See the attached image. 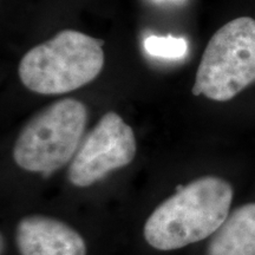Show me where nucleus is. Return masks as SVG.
Masks as SVG:
<instances>
[{
  "mask_svg": "<svg viewBox=\"0 0 255 255\" xmlns=\"http://www.w3.org/2000/svg\"><path fill=\"white\" fill-rule=\"evenodd\" d=\"M234 191L215 176L178 187L146 220L144 238L158 251L180 250L213 235L228 218Z\"/></svg>",
  "mask_w": 255,
  "mask_h": 255,
  "instance_id": "1",
  "label": "nucleus"
},
{
  "mask_svg": "<svg viewBox=\"0 0 255 255\" xmlns=\"http://www.w3.org/2000/svg\"><path fill=\"white\" fill-rule=\"evenodd\" d=\"M103 40L75 30H63L34 46L19 63L25 88L40 95H62L84 87L104 66Z\"/></svg>",
  "mask_w": 255,
  "mask_h": 255,
  "instance_id": "2",
  "label": "nucleus"
},
{
  "mask_svg": "<svg viewBox=\"0 0 255 255\" xmlns=\"http://www.w3.org/2000/svg\"><path fill=\"white\" fill-rule=\"evenodd\" d=\"M88 122L84 103L57 101L23 128L13 146L15 164L30 173L50 176L75 157Z\"/></svg>",
  "mask_w": 255,
  "mask_h": 255,
  "instance_id": "3",
  "label": "nucleus"
},
{
  "mask_svg": "<svg viewBox=\"0 0 255 255\" xmlns=\"http://www.w3.org/2000/svg\"><path fill=\"white\" fill-rule=\"evenodd\" d=\"M255 82V19L239 17L213 34L196 71L193 95L227 102Z\"/></svg>",
  "mask_w": 255,
  "mask_h": 255,
  "instance_id": "4",
  "label": "nucleus"
},
{
  "mask_svg": "<svg viewBox=\"0 0 255 255\" xmlns=\"http://www.w3.org/2000/svg\"><path fill=\"white\" fill-rule=\"evenodd\" d=\"M136 150L131 127L119 114L109 111L79 145L69 167V181L79 188L92 186L111 171L131 163Z\"/></svg>",
  "mask_w": 255,
  "mask_h": 255,
  "instance_id": "5",
  "label": "nucleus"
},
{
  "mask_svg": "<svg viewBox=\"0 0 255 255\" xmlns=\"http://www.w3.org/2000/svg\"><path fill=\"white\" fill-rule=\"evenodd\" d=\"M15 241L20 255H87V245L75 229L47 216L21 219Z\"/></svg>",
  "mask_w": 255,
  "mask_h": 255,
  "instance_id": "6",
  "label": "nucleus"
},
{
  "mask_svg": "<svg viewBox=\"0 0 255 255\" xmlns=\"http://www.w3.org/2000/svg\"><path fill=\"white\" fill-rule=\"evenodd\" d=\"M208 255H255V203L239 207L213 234Z\"/></svg>",
  "mask_w": 255,
  "mask_h": 255,
  "instance_id": "7",
  "label": "nucleus"
},
{
  "mask_svg": "<svg viewBox=\"0 0 255 255\" xmlns=\"http://www.w3.org/2000/svg\"><path fill=\"white\" fill-rule=\"evenodd\" d=\"M144 50L155 58L176 60L187 55L188 41L182 37L149 36L144 40Z\"/></svg>",
  "mask_w": 255,
  "mask_h": 255,
  "instance_id": "8",
  "label": "nucleus"
},
{
  "mask_svg": "<svg viewBox=\"0 0 255 255\" xmlns=\"http://www.w3.org/2000/svg\"><path fill=\"white\" fill-rule=\"evenodd\" d=\"M4 251V238L1 237V252Z\"/></svg>",
  "mask_w": 255,
  "mask_h": 255,
  "instance_id": "9",
  "label": "nucleus"
}]
</instances>
